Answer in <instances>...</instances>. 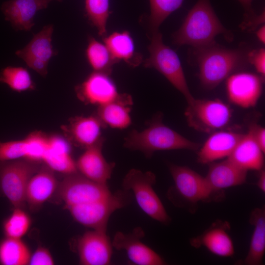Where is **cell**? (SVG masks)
<instances>
[{
    "label": "cell",
    "instance_id": "obj_3",
    "mask_svg": "<svg viewBox=\"0 0 265 265\" xmlns=\"http://www.w3.org/2000/svg\"><path fill=\"white\" fill-rule=\"evenodd\" d=\"M201 85L211 90L248 62L247 53L243 50L230 49L216 43L194 49Z\"/></svg>",
    "mask_w": 265,
    "mask_h": 265
},
{
    "label": "cell",
    "instance_id": "obj_16",
    "mask_svg": "<svg viewBox=\"0 0 265 265\" xmlns=\"http://www.w3.org/2000/svg\"><path fill=\"white\" fill-rule=\"evenodd\" d=\"M105 141L103 137L96 144L84 149L76 161L78 172L86 178L101 184H107L115 167L114 162L107 161L102 150Z\"/></svg>",
    "mask_w": 265,
    "mask_h": 265
},
{
    "label": "cell",
    "instance_id": "obj_28",
    "mask_svg": "<svg viewBox=\"0 0 265 265\" xmlns=\"http://www.w3.org/2000/svg\"><path fill=\"white\" fill-rule=\"evenodd\" d=\"M88 62L94 71L110 75L113 66L118 62L106 46L92 36H89L85 51Z\"/></svg>",
    "mask_w": 265,
    "mask_h": 265
},
{
    "label": "cell",
    "instance_id": "obj_26",
    "mask_svg": "<svg viewBox=\"0 0 265 265\" xmlns=\"http://www.w3.org/2000/svg\"><path fill=\"white\" fill-rule=\"evenodd\" d=\"M103 41L118 61L123 60L133 67L142 62V56L135 51L133 40L128 31L114 32L103 37Z\"/></svg>",
    "mask_w": 265,
    "mask_h": 265
},
{
    "label": "cell",
    "instance_id": "obj_27",
    "mask_svg": "<svg viewBox=\"0 0 265 265\" xmlns=\"http://www.w3.org/2000/svg\"><path fill=\"white\" fill-rule=\"evenodd\" d=\"M249 220L254 228L248 252L243 264L260 265L263 263L265 252V207L254 209L251 213Z\"/></svg>",
    "mask_w": 265,
    "mask_h": 265
},
{
    "label": "cell",
    "instance_id": "obj_12",
    "mask_svg": "<svg viewBox=\"0 0 265 265\" xmlns=\"http://www.w3.org/2000/svg\"><path fill=\"white\" fill-rule=\"evenodd\" d=\"M75 248L82 265H107L112 255V243L106 232L93 230L76 239Z\"/></svg>",
    "mask_w": 265,
    "mask_h": 265
},
{
    "label": "cell",
    "instance_id": "obj_31",
    "mask_svg": "<svg viewBox=\"0 0 265 265\" xmlns=\"http://www.w3.org/2000/svg\"><path fill=\"white\" fill-rule=\"evenodd\" d=\"M85 11L89 21L97 29L99 35L106 36V23L110 14L109 0H85Z\"/></svg>",
    "mask_w": 265,
    "mask_h": 265
},
{
    "label": "cell",
    "instance_id": "obj_1",
    "mask_svg": "<svg viewBox=\"0 0 265 265\" xmlns=\"http://www.w3.org/2000/svg\"><path fill=\"white\" fill-rule=\"evenodd\" d=\"M221 34L231 42L232 33L222 24L210 0H198L186 17L180 28L173 35L178 46L189 45L200 49L216 43L215 38Z\"/></svg>",
    "mask_w": 265,
    "mask_h": 265
},
{
    "label": "cell",
    "instance_id": "obj_39",
    "mask_svg": "<svg viewBox=\"0 0 265 265\" xmlns=\"http://www.w3.org/2000/svg\"><path fill=\"white\" fill-rule=\"evenodd\" d=\"M259 174L256 185L258 188L263 192H265V171L262 169L259 170Z\"/></svg>",
    "mask_w": 265,
    "mask_h": 265
},
{
    "label": "cell",
    "instance_id": "obj_19",
    "mask_svg": "<svg viewBox=\"0 0 265 265\" xmlns=\"http://www.w3.org/2000/svg\"><path fill=\"white\" fill-rule=\"evenodd\" d=\"M209 164V168L205 178L213 194L246 182L247 171L236 165L228 158Z\"/></svg>",
    "mask_w": 265,
    "mask_h": 265
},
{
    "label": "cell",
    "instance_id": "obj_41",
    "mask_svg": "<svg viewBox=\"0 0 265 265\" xmlns=\"http://www.w3.org/2000/svg\"><path fill=\"white\" fill-rule=\"evenodd\" d=\"M53 0H56L58 2H61L62 1V0H42V3L45 9L48 7V4Z\"/></svg>",
    "mask_w": 265,
    "mask_h": 265
},
{
    "label": "cell",
    "instance_id": "obj_34",
    "mask_svg": "<svg viewBox=\"0 0 265 265\" xmlns=\"http://www.w3.org/2000/svg\"><path fill=\"white\" fill-rule=\"evenodd\" d=\"M28 151V141L23 139L0 142V162L26 159Z\"/></svg>",
    "mask_w": 265,
    "mask_h": 265
},
{
    "label": "cell",
    "instance_id": "obj_23",
    "mask_svg": "<svg viewBox=\"0 0 265 265\" xmlns=\"http://www.w3.org/2000/svg\"><path fill=\"white\" fill-rule=\"evenodd\" d=\"M264 154L249 130L246 133L243 134L228 159L247 171H259L264 165Z\"/></svg>",
    "mask_w": 265,
    "mask_h": 265
},
{
    "label": "cell",
    "instance_id": "obj_25",
    "mask_svg": "<svg viewBox=\"0 0 265 265\" xmlns=\"http://www.w3.org/2000/svg\"><path fill=\"white\" fill-rule=\"evenodd\" d=\"M53 31V25L44 26L38 33L34 35L24 48L18 50L16 54L24 61L35 59L48 63L50 59L57 54L52 44Z\"/></svg>",
    "mask_w": 265,
    "mask_h": 265
},
{
    "label": "cell",
    "instance_id": "obj_11",
    "mask_svg": "<svg viewBox=\"0 0 265 265\" xmlns=\"http://www.w3.org/2000/svg\"><path fill=\"white\" fill-rule=\"evenodd\" d=\"M106 74L93 71L75 88L77 98L85 105L101 106L125 98L128 94L120 93Z\"/></svg>",
    "mask_w": 265,
    "mask_h": 265
},
{
    "label": "cell",
    "instance_id": "obj_2",
    "mask_svg": "<svg viewBox=\"0 0 265 265\" xmlns=\"http://www.w3.org/2000/svg\"><path fill=\"white\" fill-rule=\"evenodd\" d=\"M161 113L155 114L147 122V128L141 131L133 130L125 138V147L139 151L147 158L158 151L197 150L199 143L193 142L165 125Z\"/></svg>",
    "mask_w": 265,
    "mask_h": 265
},
{
    "label": "cell",
    "instance_id": "obj_38",
    "mask_svg": "<svg viewBox=\"0 0 265 265\" xmlns=\"http://www.w3.org/2000/svg\"><path fill=\"white\" fill-rule=\"evenodd\" d=\"M253 137L263 151L265 152V129L264 127L257 125H251L249 129Z\"/></svg>",
    "mask_w": 265,
    "mask_h": 265
},
{
    "label": "cell",
    "instance_id": "obj_10",
    "mask_svg": "<svg viewBox=\"0 0 265 265\" xmlns=\"http://www.w3.org/2000/svg\"><path fill=\"white\" fill-rule=\"evenodd\" d=\"M168 167L174 184L170 197L176 196L177 199L193 205L211 198L213 193L205 177L186 166L171 163Z\"/></svg>",
    "mask_w": 265,
    "mask_h": 265
},
{
    "label": "cell",
    "instance_id": "obj_18",
    "mask_svg": "<svg viewBox=\"0 0 265 265\" xmlns=\"http://www.w3.org/2000/svg\"><path fill=\"white\" fill-rule=\"evenodd\" d=\"M243 134L224 130L212 132L199 148L198 161L202 164H210L219 159L228 158Z\"/></svg>",
    "mask_w": 265,
    "mask_h": 265
},
{
    "label": "cell",
    "instance_id": "obj_17",
    "mask_svg": "<svg viewBox=\"0 0 265 265\" xmlns=\"http://www.w3.org/2000/svg\"><path fill=\"white\" fill-rule=\"evenodd\" d=\"M54 171L45 164L31 177L26 190V204L32 212L39 211L57 189Z\"/></svg>",
    "mask_w": 265,
    "mask_h": 265
},
{
    "label": "cell",
    "instance_id": "obj_14",
    "mask_svg": "<svg viewBox=\"0 0 265 265\" xmlns=\"http://www.w3.org/2000/svg\"><path fill=\"white\" fill-rule=\"evenodd\" d=\"M144 236L141 227H136L129 233L117 232L111 242L112 245L117 250L124 251L132 264L165 265V262L159 254L141 241Z\"/></svg>",
    "mask_w": 265,
    "mask_h": 265
},
{
    "label": "cell",
    "instance_id": "obj_15",
    "mask_svg": "<svg viewBox=\"0 0 265 265\" xmlns=\"http://www.w3.org/2000/svg\"><path fill=\"white\" fill-rule=\"evenodd\" d=\"M66 139L72 145L84 149L96 144L103 136V124L93 113L89 116H75L61 126Z\"/></svg>",
    "mask_w": 265,
    "mask_h": 265
},
{
    "label": "cell",
    "instance_id": "obj_8",
    "mask_svg": "<svg viewBox=\"0 0 265 265\" xmlns=\"http://www.w3.org/2000/svg\"><path fill=\"white\" fill-rule=\"evenodd\" d=\"M185 115L189 126L199 132L212 133L229 124L232 111L220 100L195 98L187 104Z\"/></svg>",
    "mask_w": 265,
    "mask_h": 265
},
{
    "label": "cell",
    "instance_id": "obj_32",
    "mask_svg": "<svg viewBox=\"0 0 265 265\" xmlns=\"http://www.w3.org/2000/svg\"><path fill=\"white\" fill-rule=\"evenodd\" d=\"M149 26L151 31L159 30L162 23L174 11L179 8L184 0H149Z\"/></svg>",
    "mask_w": 265,
    "mask_h": 265
},
{
    "label": "cell",
    "instance_id": "obj_30",
    "mask_svg": "<svg viewBox=\"0 0 265 265\" xmlns=\"http://www.w3.org/2000/svg\"><path fill=\"white\" fill-rule=\"evenodd\" d=\"M0 82L20 93L33 90L36 88L30 73L22 67L9 66L3 68L0 72Z\"/></svg>",
    "mask_w": 265,
    "mask_h": 265
},
{
    "label": "cell",
    "instance_id": "obj_22",
    "mask_svg": "<svg viewBox=\"0 0 265 265\" xmlns=\"http://www.w3.org/2000/svg\"><path fill=\"white\" fill-rule=\"evenodd\" d=\"M71 144L57 135H49L42 162L54 171L66 175L77 172L76 161L71 154Z\"/></svg>",
    "mask_w": 265,
    "mask_h": 265
},
{
    "label": "cell",
    "instance_id": "obj_9",
    "mask_svg": "<svg viewBox=\"0 0 265 265\" xmlns=\"http://www.w3.org/2000/svg\"><path fill=\"white\" fill-rule=\"evenodd\" d=\"M57 190L64 207L105 200L114 194L107 184L92 181L78 172L66 175Z\"/></svg>",
    "mask_w": 265,
    "mask_h": 265
},
{
    "label": "cell",
    "instance_id": "obj_5",
    "mask_svg": "<svg viewBox=\"0 0 265 265\" xmlns=\"http://www.w3.org/2000/svg\"><path fill=\"white\" fill-rule=\"evenodd\" d=\"M155 175L151 171L131 169L122 182L123 189L132 192L138 206L151 218L163 224L170 221L160 199L154 189Z\"/></svg>",
    "mask_w": 265,
    "mask_h": 265
},
{
    "label": "cell",
    "instance_id": "obj_37",
    "mask_svg": "<svg viewBox=\"0 0 265 265\" xmlns=\"http://www.w3.org/2000/svg\"><path fill=\"white\" fill-rule=\"evenodd\" d=\"M54 261L50 251L45 247L38 246L31 255L30 265H53Z\"/></svg>",
    "mask_w": 265,
    "mask_h": 265
},
{
    "label": "cell",
    "instance_id": "obj_4",
    "mask_svg": "<svg viewBox=\"0 0 265 265\" xmlns=\"http://www.w3.org/2000/svg\"><path fill=\"white\" fill-rule=\"evenodd\" d=\"M150 55L144 62L146 68H153L163 75L185 98L187 104L195 98L188 87L180 58L176 53L165 45L159 30L152 32L148 46Z\"/></svg>",
    "mask_w": 265,
    "mask_h": 265
},
{
    "label": "cell",
    "instance_id": "obj_36",
    "mask_svg": "<svg viewBox=\"0 0 265 265\" xmlns=\"http://www.w3.org/2000/svg\"><path fill=\"white\" fill-rule=\"evenodd\" d=\"M248 63L253 65L257 72L260 76L265 78V50L260 48L252 50L247 53Z\"/></svg>",
    "mask_w": 265,
    "mask_h": 265
},
{
    "label": "cell",
    "instance_id": "obj_21",
    "mask_svg": "<svg viewBox=\"0 0 265 265\" xmlns=\"http://www.w3.org/2000/svg\"><path fill=\"white\" fill-rule=\"evenodd\" d=\"M229 228L227 222L215 223L202 234L191 239V244L195 247L203 246L216 256L231 257L234 254L235 248L228 232Z\"/></svg>",
    "mask_w": 265,
    "mask_h": 265
},
{
    "label": "cell",
    "instance_id": "obj_29",
    "mask_svg": "<svg viewBox=\"0 0 265 265\" xmlns=\"http://www.w3.org/2000/svg\"><path fill=\"white\" fill-rule=\"evenodd\" d=\"M31 254L22 238H5L0 243V264L3 265H29Z\"/></svg>",
    "mask_w": 265,
    "mask_h": 265
},
{
    "label": "cell",
    "instance_id": "obj_13",
    "mask_svg": "<svg viewBox=\"0 0 265 265\" xmlns=\"http://www.w3.org/2000/svg\"><path fill=\"white\" fill-rule=\"evenodd\" d=\"M264 79L260 75L249 72L232 74L226 82L229 100L242 108L255 106L262 93Z\"/></svg>",
    "mask_w": 265,
    "mask_h": 265
},
{
    "label": "cell",
    "instance_id": "obj_6",
    "mask_svg": "<svg viewBox=\"0 0 265 265\" xmlns=\"http://www.w3.org/2000/svg\"><path fill=\"white\" fill-rule=\"evenodd\" d=\"M132 197L130 191L119 190L110 198L98 202L65 206L79 224L93 230L106 232L109 219L116 210L129 204Z\"/></svg>",
    "mask_w": 265,
    "mask_h": 265
},
{
    "label": "cell",
    "instance_id": "obj_24",
    "mask_svg": "<svg viewBox=\"0 0 265 265\" xmlns=\"http://www.w3.org/2000/svg\"><path fill=\"white\" fill-rule=\"evenodd\" d=\"M133 104L131 96L98 106L94 113L105 128L107 127L116 129H124L130 126L131 106Z\"/></svg>",
    "mask_w": 265,
    "mask_h": 265
},
{
    "label": "cell",
    "instance_id": "obj_7",
    "mask_svg": "<svg viewBox=\"0 0 265 265\" xmlns=\"http://www.w3.org/2000/svg\"><path fill=\"white\" fill-rule=\"evenodd\" d=\"M40 164L25 159L0 162V188L14 208L26 205L27 184Z\"/></svg>",
    "mask_w": 265,
    "mask_h": 265
},
{
    "label": "cell",
    "instance_id": "obj_40",
    "mask_svg": "<svg viewBox=\"0 0 265 265\" xmlns=\"http://www.w3.org/2000/svg\"><path fill=\"white\" fill-rule=\"evenodd\" d=\"M256 34L260 42L262 44L265 43V26L262 25L256 31Z\"/></svg>",
    "mask_w": 265,
    "mask_h": 265
},
{
    "label": "cell",
    "instance_id": "obj_20",
    "mask_svg": "<svg viewBox=\"0 0 265 265\" xmlns=\"http://www.w3.org/2000/svg\"><path fill=\"white\" fill-rule=\"evenodd\" d=\"M44 9L42 0H9L1 6L5 20L17 30H30L36 14Z\"/></svg>",
    "mask_w": 265,
    "mask_h": 265
},
{
    "label": "cell",
    "instance_id": "obj_33",
    "mask_svg": "<svg viewBox=\"0 0 265 265\" xmlns=\"http://www.w3.org/2000/svg\"><path fill=\"white\" fill-rule=\"evenodd\" d=\"M31 224V219L23 209L14 208L3 223V231L7 238H22L28 232Z\"/></svg>",
    "mask_w": 265,
    "mask_h": 265
},
{
    "label": "cell",
    "instance_id": "obj_35",
    "mask_svg": "<svg viewBox=\"0 0 265 265\" xmlns=\"http://www.w3.org/2000/svg\"><path fill=\"white\" fill-rule=\"evenodd\" d=\"M244 11L243 21L239 26L241 29L251 31L255 30L260 23L259 15H257L252 7L253 0H238Z\"/></svg>",
    "mask_w": 265,
    "mask_h": 265
}]
</instances>
